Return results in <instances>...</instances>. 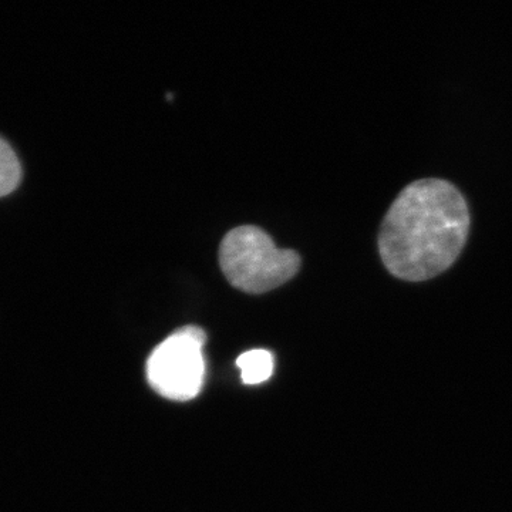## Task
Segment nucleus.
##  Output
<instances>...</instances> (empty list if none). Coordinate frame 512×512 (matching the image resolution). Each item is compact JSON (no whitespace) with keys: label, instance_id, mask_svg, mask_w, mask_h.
<instances>
[{"label":"nucleus","instance_id":"1","mask_svg":"<svg viewBox=\"0 0 512 512\" xmlns=\"http://www.w3.org/2000/svg\"><path fill=\"white\" fill-rule=\"evenodd\" d=\"M468 229L467 202L453 184L437 178L414 181L384 217L380 258L387 271L402 281H429L457 261Z\"/></svg>","mask_w":512,"mask_h":512},{"label":"nucleus","instance_id":"2","mask_svg":"<svg viewBox=\"0 0 512 512\" xmlns=\"http://www.w3.org/2000/svg\"><path fill=\"white\" fill-rule=\"evenodd\" d=\"M220 265L229 284L239 291L265 293L298 274L301 256L276 247L264 229L244 225L222 239Z\"/></svg>","mask_w":512,"mask_h":512},{"label":"nucleus","instance_id":"3","mask_svg":"<svg viewBox=\"0 0 512 512\" xmlns=\"http://www.w3.org/2000/svg\"><path fill=\"white\" fill-rule=\"evenodd\" d=\"M207 335L198 326H184L163 340L147 362V380L165 399L187 402L200 394L205 380Z\"/></svg>","mask_w":512,"mask_h":512},{"label":"nucleus","instance_id":"5","mask_svg":"<svg viewBox=\"0 0 512 512\" xmlns=\"http://www.w3.org/2000/svg\"><path fill=\"white\" fill-rule=\"evenodd\" d=\"M22 180V165L12 146L0 137V198L12 194Z\"/></svg>","mask_w":512,"mask_h":512},{"label":"nucleus","instance_id":"4","mask_svg":"<svg viewBox=\"0 0 512 512\" xmlns=\"http://www.w3.org/2000/svg\"><path fill=\"white\" fill-rule=\"evenodd\" d=\"M237 366L241 370L242 382L254 386L266 382L272 376L275 359L268 350H249L238 357Z\"/></svg>","mask_w":512,"mask_h":512}]
</instances>
